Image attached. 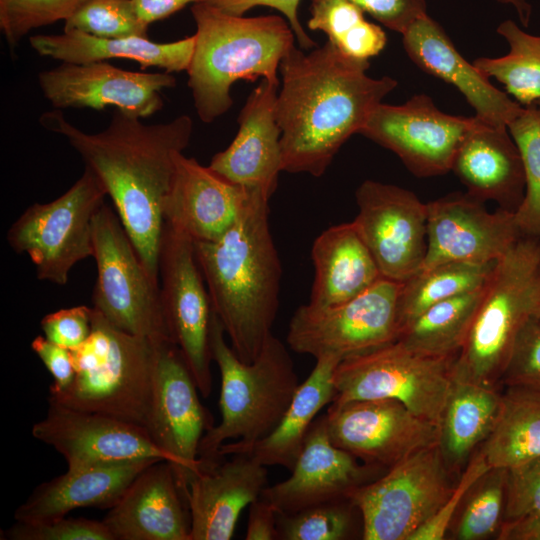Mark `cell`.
<instances>
[{"label": "cell", "mask_w": 540, "mask_h": 540, "mask_svg": "<svg viewBox=\"0 0 540 540\" xmlns=\"http://www.w3.org/2000/svg\"><path fill=\"white\" fill-rule=\"evenodd\" d=\"M198 392L178 347L160 342L146 431L168 456L184 497L189 481L201 471V439L214 426Z\"/></svg>", "instance_id": "15"}, {"label": "cell", "mask_w": 540, "mask_h": 540, "mask_svg": "<svg viewBox=\"0 0 540 540\" xmlns=\"http://www.w3.org/2000/svg\"><path fill=\"white\" fill-rule=\"evenodd\" d=\"M102 521L114 540H189L188 506L170 462L139 473Z\"/></svg>", "instance_id": "25"}, {"label": "cell", "mask_w": 540, "mask_h": 540, "mask_svg": "<svg viewBox=\"0 0 540 540\" xmlns=\"http://www.w3.org/2000/svg\"><path fill=\"white\" fill-rule=\"evenodd\" d=\"M360 511L351 498L314 505L293 514H277L278 540H346L356 530Z\"/></svg>", "instance_id": "39"}, {"label": "cell", "mask_w": 540, "mask_h": 540, "mask_svg": "<svg viewBox=\"0 0 540 540\" xmlns=\"http://www.w3.org/2000/svg\"><path fill=\"white\" fill-rule=\"evenodd\" d=\"M31 349L53 377V382L49 387V394H56L65 390L75 377L72 351L49 341L41 335L32 340Z\"/></svg>", "instance_id": "50"}, {"label": "cell", "mask_w": 540, "mask_h": 540, "mask_svg": "<svg viewBox=\"0 0 540 540\" xmlns=\"http://www.w3.org/2000/svg\"><path fill=\"white\" fill-rule=\"evenodd\" d=\"M496 31L507 41L509 52L501 57H480L473 64L485 76L503 84L519 104H535L540 99V35L527 33L509 19Z\"/></svg>", "instance_id": "36"}, {"label": "cell", "mask_w": 540, "mask_h": 540, "mask_svg": "<svg viewBox=\"0 0 540 540\" xmlns=\"http://www.w3.org/2000/svg\"><path fill=\"white\" fill-rule=\"evenodd\" d=\"M280 85L261 80L239 113L235 138L225 150L216 153L208 165L226 180L258 188L270 197L283 171L282 131L275 112Z\"/></svg>", "instance_id": "23"}, {"label": "cell", "mask_w": 540, "mask_h": 540, "mask_svg": "<svg viewBox=\"0 0 540 540\" xmlns=\"http://www.w3.org/2000/svg\"><path fill=\"white\" fill-rule=\"evenodd\" d=\"M477 117L442 112L426 94H416L401 105L380 103L360 133L394 152L418 177L451 171L454 156Z\"/></svg>", "instance_id": "14"}, {"label": "cell", "mask_w": 540, "mask_h": 540, "mask_svg": "<svg viewBox=\"0 0 540 540\" xmlns=\"http://www.w3.org/2000/svg\"><path fill=\"white\" fill-rule=\"evenodd\" d=\"M92 243L97 267L93 308L124 332L171 341L160 283L150 276L118 214L105 202L93 219Z\"/></svg>", "instance_id": "8"}, {"label": "cell", "mask_w": 540, "mask_h": 540, "mask_svg": "<svg viewBox=\"0 0 540 540\" xmlns=\"http://www.w3.org/2000/svg\"><path fill=\"white\" fill-rule=\"evenodd\" d=\"M163 204L165 224L193 242L214 241L234 223L253 188L232 183L195 158L177 152Z\"/></svg>", "instance_id": "22"}, {"label": "cell", "mask_w": 540, "mask_h": 540, "mask_svg": "<svg viewBox=\"0 0 540 540\" xmlns=\"http://www.w3.org/2000/svg\"><path fill=\"white\" fill-rule=\"evenodd\" d=\"M501 385L540 391V324L532 318L517 337Z\"/></svg>", "instance_id": "46"}, {"label": "cell", "mask_w": 540, "mask_h": 540, "mask_svg": "<svg viewBox=\"0 0 540 540\" xmlns=\"http://www.w3.org/2000/svg\"><path fill=\"white\" fill-rule=\"evenodd\" d=\"M307 25L325 33L341 53L359 60L377 56L387 44L385 31L349 0H312Z\"/></svg>", "instance_id": "37"}, {"label": "cell", "mask_w": 540, "mask_h": 540, "mask_svg": "<svg viewBox=\"0 0 540 540\" xmlns=\"http://www.w3.org/2000/svg\"><path fill=\"white\" fill-rule=\"evenodd\" d=\"M39 122L63 136L101 180L144 266L159 282L163 204L174 175L175 154L190 143L191 117L145 124L115 109L108 126L92 134L71 124L59 109L43 113Z\"/></svg>", "instance_id": "1"}, {"label": "cell", "mask_w": 540, "mask_h": 540, "mask_svg": "<svg viewBox=\"0 0 540 540\" xmlns=\"http://www.w3.org/2000/svg\"><path fill=\"white\" fill-rule=\"evenodd\" d=\"M106 196L101 180L84 167L64 194L32 204L15 220L7 232L9 246L30 258L37 279L64 286L72 267L93 256V219Z\"/></svg>", "instance_id": "10"}, {"label": "cell", "mask_w": 540, "mask_h": 540, "mask_svg": "<svg viewBox=\"0 0 540 540\" xmlns=\"http://www.w3.org/2000/svg\"><path fill=\"white\" fill-rule=\"evenodd\" d=\"M497 538L500 540H540V517L502 522Z\"/></svg>", "instance_id": "53"}, {"label": "cell", "mask_w": 540, "mask_h": 540, "mask_svg": "<svg viewBox=\"0 0 540 540\" xmlns=\"http://www.w3.org/2000/svg\"><path fill=\"white\" fill-rule=\"evenodd\" d=\"M87 0H0V29L11 51L32 30L69 19Z\"/></svg>", "instance_id": "42"}, {"label": "cell", "mask_w": 540, "mask_h": 540, "mask_svg": "<svg viewBox=\"0 0 540 540\" xmlns=\"http://www.w3.org/2000/svg\"><path fill=\"white\" fill-rule=\"evenodd\" d=\"M191 13L196 33L187 84L202 122L211 123L230 110L231 88L238 80L281 84L278 70L295 40L286 19L233 15L204 1L194 3Z\"/></svg>", "instance_id": "4"}, {"label": "cell", "mask_w": 540, "mask_h": 540, "mask_svg": "<svg viewBox=\"0 0 540 540\" xmlns=\"http://www.w3.org/2000/svg\"><path fill=\"white\" fill-rule=\"evenodd\" d=\"M202 0H133L140 18L148 25L167 18L189 3Z\"/></svg>", "instance_id": "52"}, {"label": "cell", "mask_w": 540, "mask_h": 540, "mask_svg": "<svg viewBox=\"0 0 540 540\" xmlns=\"http://www.w3.org/2000/svg\"><path fill=\"white\" fill-rule=\"evenodd\" d=\"M540 517V456L507 469L503 522Z\"/></svg>", "instance_id": "44"}, {"label": "cell", "mask_w": 540, "mask_h": 540, "mask_svg": "<svg viewBox=\"0 0 540 540\" xmlns=\"http://www.w3.org/2000/svg\"><path fill=\"white\" fill-rule=\"evenodd\" d=\"M491 467L479 451L467 464L457 485L438 511L410 537V540H441L451 526L461 502Z\"/></svg>", "instance_id": "45"}, {"label": "cell", "mask_w": 540, "mask_h": 540, "mask_svg": "<svg viewBox=\"0 0 540 540\" xmlns=\"http://www.w3.org/2000/svg\"><path fill=\"white\" fill-rule=\"evenodd\" d=\"M388 469L359 464L357 458L335 446L325 415L311 424L291 475L266 486L261 497L277 514H293L321 503L350 498L357 488L374 481Z\"/></svg>", "instance_id": "21"}, {"label": "cell", "mask_w": 540, "mask_h": 540, "mask_svg": "<svg viewBox=\"0 0 540 540\" xmlns=\"http://www.w3.org/2000/svg\"><path fill=\"white\" fill-rule=\"evenodd\" d=\"M230 456L188 483L189 540H230L243 509L267 486V466L245 454Z\"/></svg>", "instance_id": "24"}, {"label": "cell", "mask_w": 540, "mask_h": 540, "mask_svg": "<svg viewBox=\"0 0 540 540\" xmlns=\"http://www.w3.org/2000/svg\"><path fill=\"white\" fill-rule=\"evenodd\" d=\"M534 321L540 324V284L535 298L534 308L532 312V317Z\"/></svg>", "instance_id": "55"}, {"label": "cell", "mask_w": 540, "mask_h": 540, "mask_svg": "<svg viewBox=\"0 0 540 540\" xmlns=\"http://www.w3.org/2000/svg\"><path fill=\"white\" fill-rule=\"evenodd\" d=\"M402 38L411 61L422 71L453 85L484 123L507 127L523 108L468 62L428 14L415 21Z\"/></svg>", "instance_id": "26"}, {"label": "cell", "mask_w": 540, "mask_h": 540, "mask_svg": "<svg viewBox=\"0 0 540 540\" xmlns=\"http://www.w3.org/2000/svg\"><path fill=\"white\" fill-rule=\"evenodd\" d=\"M539 113H540V99L535 103Z\"/></svg>", "instance_id": "56"}, {"label": "cell", "mask_w": 540, "mask_h": 540, "mask_svg": "<svg viewBox=\"0 0 540 540\" xmlns=\"http://www.w3.org/2000/svg\"><path fill=\"white\" fill-rule=\"evenodd\" d=\"M498 389L454 380L438 422V445L449 471L459 470L489 436L501 403Z\"/></svg>", "instance_id": "32"}, {"label": "cell", "mask_w": 540, "mask_h": 540, "mask_svg": "<svg viewBox=\"0 0 540 540\" xmlns=\"http://www.w3.org/2000/svg\"><path fill=\"white\" fill-rule=\"evenodd\" d=\"M341 359L324 356L301 383L278 425L262 439L244 443L230 441L219 448L220 457L248 455L265 466H282L292 470L317 413L335 396L333 374Z\"/></svg>", "instance_id": "29"}, {"label": "cell", "mask_w": 540, "mask_h": 540, "mask_svg": "<svg viewBox=\"0 0 540 540\" xmlns=\"http://www.w3.org/2000/svg\"><path fill=\"white\" fill-rule=\"evenodd\" d=\"M46 416L32 436L63 456L67 469L113 465L143 459L168 461L143 427L93 412L48 402Z\"/></svg>", "instance_id": "20"}, {"label": "cell", "mask_w": 540, "mask_h": 540, "mask_svg": "<svg viewBox=\"0 0 540 540\" xmlns=\"http://www.w3.org/2000/svg\"><path fill=\"white\" fill-rule=\"evenodd\" d=\"M401 286L402 282L383 277L341 304L300 306L289 323V347L315 359L334 356L343 360L396 341Z\"/></svg>", "instance_id": "12"}, {"label": "cell", "mask_w": 540, "mask_h": 540, "mask_svg": "<svg viewBox=\"0 0 540 540\" xmlns=\"http://www.w3.org/2000/svg\"><path fill=\"white\" fill-rule=\"evenodd\" d=\"M540 284V238L522 235L497 261L464 344L453 379L498 389L517 337L532 317Z\"/></svg>", "instance_id": "7"}, {"label": "cell", "mask_w": 540, "mask_h": 540, "mask_svg": "<svg viewBox=\"0 0 540 540\" xmlns=\"http://www.w3.org/2000/svg\"><path fill=\"white\" fill-rule=\"evenodd\" d=\"M5 540H114L104 522L58 517L43 521H15L1 532Z\"/></svg>", "instance_id": "43"}, {"label": "cell", "mask_w": 540, "mask_h": 540, "mask_svg": "<svg viewBox=\"0 0 540 540\" xmlns=\"http://www.w3.org/2000/svg\"><path fill=\"white\" fill-rule=\"evenodd\" d=\"M160 295L171 341L178 347L199 393L212 391L211 331L214 318L193 241L164 224L159 252Z\"/></svg>", "instance_id": "13"}, {"label": "cell", "mask_w": 540, "mask_h": 540, "mask_svg": "<svg viewBox=\"0 0 540 540\" xmlns=\"http://www.w3.org/2000/svg\"><path fill=\"white\" fill-rule=\"evenodd\" d=\"M485 285L429 307L400 330L397 341L421 354L456 357L484 295Z\"/></svg>", "instance_id": "34"}, {"label": "cell", "mask_w": 540, "mask_h": 540, "mask_svg": "<svg viewBox=\"0 0 540 540\" xmlns=\"http://www.w3.org/2000/svg\"><path fill=\"white\" fill-rule=\"evenodd\" d=\"M149 25L133 0H87L69 19L64 31H80L102 38L147 37Z\"/></svg>", "instance_id": "41"}, {"label": "cell", "mask_w": 540, "mask_h": 540, "mask_svg": "<svg viewBox=\"0 0 540 540\" xmlns=\"http://www.w3.org/2000/svg\"><path fill=\"white\" fill-rule=\"evenodd\" d=\"M480 452L491 468L508 469L540 456V391L506 387Z\"/></svg>", "instance_id": "33"}, {"label": "cell", "mask_w": 540, "mask_h": 540, "mask_svg": "<svg viewBox=\"0 0 540 540\" xmlns=\"http://www.w3.org/2000/svg\"><path fill=\"white\" fill-rule=\"evenodd\" d=\"M249 506V517L245 539H277V512L274 507L261 496Z\"/></svg>", "instance_id": "51"}, {"label": "cell", "mask_w": 540, "mask_h": 540, "mask_svg": "<svg viewBox=\"0 0 540 540\" xmlns=\"http://www.w3.org/2000/svg\"><path fill=\"white\" fill-rule=\"evenodd\" d=\"M353 220L384 278L404 282L427 252V206L411 191L374 180L356 190Z\"/></svg>", "instance_id": "16"}, {"label": "cell", "mask_w": 540, "mask_h": 540, "mask_svg": "<svg viewBox=\"0 0 540 540\" xmlns=\"http://www.w3.org/2000/svg\"><path fill=\"white\" fill-rule=\"evenodd\" d=\"M369 60L341 53L327 41L310 52L295 45L280 64L275 112L283 171L320 177L342 145L360 133L398 82L367 74Z\"/></svg>", "instance_id": "2"}, {"label": "cell", "mask_w": 540, "mask_h": 540, "mask_svg": "<svg viewBox=\"0 0 540 540\" xmlns=\"http://www.w3.org/2000/svg\"><path fill=\"white\" fill-rule=\"evenodd\" d=\"M456 357L421 354L394 341L339 362L331 403L393 399L438 425L453 383Z\"/></svg>", "instance_id": "9"}, {"label": "cell", "mask_w": 540, "mask_h": 540, "mask_svg": "<svg viewBox=\"0 0 540 540\" xmlns=\"http://www.w3.org/2000/svg\"><path fill=\"white\" fill-rule=\"evenodd\" d=\"M484 203L467 192L426 203L427 252L420 270L448 262H497L507 254L523 235L515 213L489 212Z\"/></svg>", "instance_id": "19"}, {"label": "cell", "mask_w": 540, "mask_h": 540, "mask_svg": "<svg viewBox=\"0 0 540 540\" xmlns=\"http://www.w3.org/2000/svg\"><path fill=\"white\" fill-rule=\"evenodd\" d=\"M39 87L55 109H95L107 106L139 118L161 110V91L176 85L168 72H135L106 61L66 63L38 75Z\"/></svg>", "instance_id": "18"}, {"label": "cell", "mask_w": 540, "mask_h": 540, "mask_svg": "<svg viewBox=\"0 0 540 540\" xmlns=\"http://www.w3.org/2000/svg\"><path fill=\"white\" fill-rule=\"evenodd\" d=\"M92 320L93 307L80 305L59 309L45 315L40 326L46 339L74 351L90 337Z\"/></svg>", "instance_id": "47"}, {"label": "cell", "mask_w": 540, "mask_h": 540, "mask_svg": "<svg viewBox=\"0 0 540 540\" xmlns=\"http://www.w3.org/2000/svg\"><path fill=\"white\" fill-rule=\"evenodd\" d=\"M270 198L253 188L221 237L193 242L213 311L245 363L258 357L272 335L279 307L282 268L270 231Z\"/></svg>", "instance_id": "3"}, {"label": "cell", "mask_w": 540, "mask_h": 540, "mask_svg": "<svg viewBox=\"0 0 540 540\" xmlns=\"http://www.w3.org/2000/svg\"><path fill=\"white\" fill-rule=\"evenodd\" d=\"M40 56L66 63H89L110 59H128L142 69L158 67L165 72L187 71L195 47V36L158 43L147 37L102 38L80 31L63 34H38L29 38Z\"/></svg>", "instance_id": "31"}, {"label": "cell", "mask_w": 540, "mask_h": 540, "mask_svg": "<svg viewBox=\"0 0 540 540\" xmlns=\"http://www.w3.org/2000/svg\"><path fill=\"white\" fill-rule=\"evenodd\" d=\"M451 171L467 193L515 213L525 195V174L519 149L507 127L488 125L477 118L463 138Z\"/></svg>", "instance_id": "27"}, {"label": "cell", "mask_w": 540, "mask_h": 540, "mask_svg": "<svg viewBox=\"0 0 540 540\" xmlns=\"http://www.w3.org/2000/svg\"><path fill=\"white\" fill-rule=\"evenodd\" d=\"M506 468H491L468 493L458 519L455 538L481 540L499 530L506 499Z\"/></svg>", "instance_id": "40"}, {"label": "cell", "mask_w": 540, "mask_h": 540, "mask_svg": "<svg viewBox=\"0 0 540 540\" xmlns=\"http://www.w3.org/2000/svg\"><path fill=\"white\" fill-rule=\"evenodd\" d=\"M388 29L401 35L427 15L426 0H349Z\"/></svg>", "instance_id": "48"}, {"label": "cell", "mask_w": 540, "mask_h": 540, "mask_svg": "<svg viewBox=\"0 0 540 540\" xmlns=\"http://www.w3.org/2000/svg\"><path fill=\"white\" fill-rule=\"evenodd\" d=\"M160 459L67 469L38 485L15 510V521H43L67 516L77 508H111L132 481Z\"/></svg>", "instance_id": "28"}, {"label": "cell", "mask_w": 540, "mask_h": 540, "mask_svg": "<svg viewBox=\"0 0 540 540\" xmlns=\"http://www.w3.org/2000/svg\"><path fill=\"white\" fill-rule=\"evenodd\" d=\"M524 167L525 195L515 212L523 235L540 238V113L535 104L523 106L507 125Z\"/></svg>", "instance_id": "38"}, {"label": "cell", "mask_w": 540, "mask_h": 540, "mask_svg": "<svg viewBox=\"0 0 540 540\" xmlns=\"http://www.w3.org/2000/svg\"><path fill=\"white\" fill-rule=\"evenodd\" d=\"M315 276L309 304L329 307L346 302L383 278L354 222L324 230L312 245Z\"/></svg>", "instance_id": "30"}, {"label": "cell", "mask_w": 540, "mask_h": 540, "mask_svg": "<svg viewBox=\"0 0 540 540\" xmlns=\"http://www.w3.org/2000/svg\"><path fill=\"white\" fill-rule=\"evenodd\" d=\"M448 471L436 443L354 490L350 498L362 516V539L410 540L451 494Z\"/></svg>", "instance_id": "11"}, {"label": "cell", "mask_w": 540, "mask_h": 540, "mask_svg": "<svg viewBox=\"0 0 540 540\" xmlns=\"http://www.w3.org/2000/svg\"><path fill=\"white\" fill-rule=\"evenodd\" d=\"M222 11L233 15H244L248 10L257 6L271 7L281 12L289 22L291 29L303 50L317 47L316 42L307 34L298 18L300 0H202Z\"/></svg>", "instance_id": "49"}, {"label": "cell", "mask_w": 540, "mask_h": 540, "mask_svg": "<svg viewBox=\"0 0 540 540\" xmlns=\"http://www.w3.org/2000/svg\"><path fill=\"white\" fill-rule=\"evenodd\" d=\"M224 334L214 313L211 352L221 375V421L201 439L198 449L201 470L224 459L219 448L226 440L251 443L271 433L300 385L288 350L273 334L252 363L239 359L226 343Z\"/></svg>", "instance_id": "5"}, {"label": "cell", "mask_w": 540, "mask_h": 540, "mask_svg": "<svg viewBox=\"0 0 540 540\" xmlns=\"http://www.w3.org/2000/svg\"><path fill=\"white\" fill-rule=\"evenodd\" d=\"M503 5H508L512 7L523 27H528L531 15H532V5L529 0H493Z\"/></svg>", "instance_id": "54"}, {"label": "cell", "mask_w": 540, "mask_h": 540, "mask_svg": "<svg viewBox=\"0 0 540 540\" xmlns=\"http://www.w3.org/2000/svg\"><path fill=\"white\" fill-rule=\"evenodd\" d=\"M159 343L114 327L93 308L91 335L72 351L75 377L48 402L146 429Z\"/></svg>", "instance_id": "6"}, {"label": "cell", "mask_w": 540, "mask_h": 540, "mask_svg": "<svg viewBox=\"0 0 540 540\" xmlns=\"http://www.w3.org/2000/svg\"><path fill=\"white\" fill-rule=\"evenodd\" d=\"M331 442L366 464L389 469L438 443V425L393 399L330 403L325 414Z\"/></svg>", "instance_id": "17"}, {"label": "cell", "mask_w": 540, "mask_h": 540, "mask_svg": "<svg viewBox=\"0 0 540 540\" xmlns=\"http://www.w3.org/2000/svg\"><path fill=\"white\" fill-rule=\"evenodd\" d=\"M497 262H448L419 270L402 282L398 298V334L429 307L485 285Z\"/></svg>", "instance_id": "35"}]
</instances>
